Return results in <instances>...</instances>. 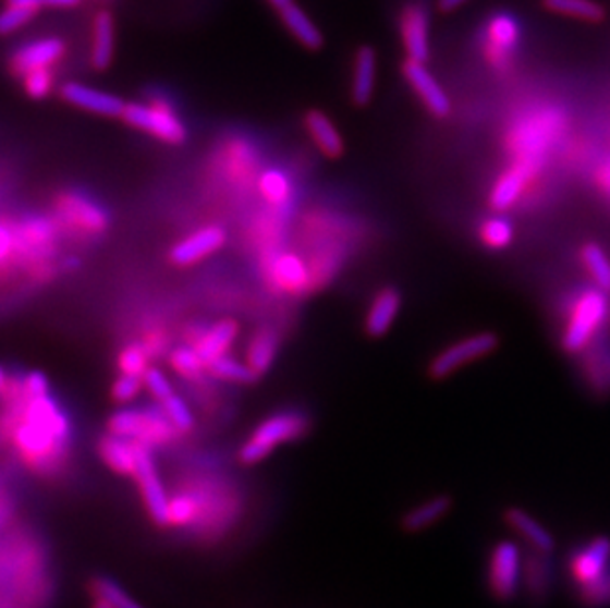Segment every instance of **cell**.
<instances>
[{
  "instance_id": "cell-35",
  "label": "cell",
  "mask_w": 610,
  "mask_h": 608,
  "mask_svg": "<svg viewBox=\"0 0 610 608\" xmlns=\"http://www.w3.org/2000/svg\"><path fill=\"white\" fill-rule=\"evenodd\" d=\"M577 600L587 608L610 607V567L600 577L577 587Z\"/></svg>"
},
{
  "instance_id": "cell-16",
  "label": "cell",
  "mask_w": 610,
  "mask_h": 608,
  "mask_svg": "<svg viewBox=\"0 0 610 608\" xmlns=\"http://www.w3.org/2000/svg\"><path fill=\"white\" fill-rule=\"evenodd\" d=\"M63 101H68L70 106L80 107L89 113L103 117H121L125 111L126 104L115 94L94 89L77 82H70L60 89Z\"/></svg>"
},
{
  "instance_id": "cell-47",
  "label": "cell",
  "mask_w": 610,
  "mask_h": 608,
  "mask_svg": "<svg viewBox=\"0 0 610 608\" xmlns=\"http://www.w3.org/2000/svg\"><path fill=\"white\" fill-rule=\"evenodd\" d=\"M82 0H44V7H53V9H74Z\"/></svg>"
},
{
  "instance_id": "cell-46",
  "label": "cell",
  "mask_w": 610,
  "mask_h": 608,
  "mask_svg": "<svg viewBox=\"0 0 610 608\" xmlns=\"http://www.w3.org/2000/svg\"><path fill=\"white\" fill-rule=\"evenodd\" d=\"M0 242H2V250H0V255H2V259L7 262L9 257H11V245H12V235L11 230L7 228V226H2V231H0Z\"/></svg>"
},
{
  "instance_id": "cell-30",
  "label": "cell",
  "mask_w": 610,
  "mask_h": 608,
  "mask_svg": "<svg viewBox=\"0 0 610 608\" xmlns=\"http://www.w3.org/2000/svg\"><path fill=\"white\" fill-rule=\"evenodd\" d=\"M63 210L68 216L87 231H103L107 228L106 211L99 210L89 199L80 196H65L62 199Z\"/></svg>"
},
{
  "instance_id": "cell-11",
  "label": "cell",
  "mask_w": 610,
  "mask_h": 608,
  "mask_svg": "<svg viewBox=\"0 0 610 608\" xmlns=\"http://www.w3.org/2000/svg\"><path fill=\"white\" fill-rule=\"evenodd\" d=\"M537 168H539L537 160L517 158L516 162L504 170L500 174V179L496 180L495 189L490 194V206L496 211L510 210L524 194L527 184L536 179Z\"/></svg>"
},
{
  "instance_id": "cell-50",
  "label": "cell",
  "mask_w": 610,
  "mask_h": 608,
  "mask_svg": "<svg viewBox=\"0 0 610 608\" xmlns=\"http://www.w3.org/2000/svg\"><path fill=\"white\" fill-rule=\"evenodd\" d=\"M267 2H269V4H271V7H274V9H277V11H281V9H284V7H286V4H291V2H293V0H267Z\"/></svg>"
},
{
  "instance_id": "cell-6",
  "label": "cell",
  "mask_w": 610,
  "mask_h": 608,
  "mask_svg": "<svg viewBox=\"0 0 610 608\" xmlns=\"http://www.w3.org/2000/svg\"><path fill=\"white\" fill-rule=\"evenodd\" d=\"M121 117H123L126 125L135 126L138 131H145L148 135H152L162 143H169V145H180L188 137L184 123L162 101H155L150 106L126 104L125 111Z\"/></svg>"
},
{
  "instance_id": "cell-19",
  "label": "cell",
  "mask_w": 610,
  "mask_h": 608,
  "mask_svg": "<svg viewBox=\"0 0 610 608\" xmlns=\"http://www.w3.org/2000/svg\"><path fill=\"white\" fill-rule=\"evenodd\" d=\"M401 303L403 301H401V293L398 289H393V287L381 289L369 306L368 316H366V332L371 338L388 335V330L400 315Z\"/></svg>"
},
{
  "instance_id": "cell-34",
  "label": "cell",
  "mask_w": 610,
  "mask_h": 608,
  "mask_svg": "<svg viewBox=\"0 0 610 608\" xmlns=\"http://www.w3.org/2000/svg\"><path fill=\"white\" fill-rule=\"evenodd\" d=\"M208 372L213 378L233 381V384H253L255 379L259 378L247 362L243 364V362H237L235 357H230L228 354L218 357L216 362H211Z\"/></svg>"
},
{
  "instance_id": "cell-7",
  "label": "cell",
  "mask_w": 610,
  "mask_h": 608,
  "mask_svg": "<svg viewBox=\"0 0 610 608\" xmlns=\"http://www.w3.org/2000/svg\"><path fill=\"white\" fill-rule=\"evenodd\" d=\"M500 346V338L495 332H478V335L466 336L463 340L454 342L444 348L441 354L432 357L429 366V376L432 379H444L453 376L461 367L490 356Z\"/></svg>"
},
{
  "instance_id": "cell-31",
  "label": "cell",
  "mask_w": 610,
  "mask_h": 608,
  "mask_svg": "<svg viewBox=\"0 0 610 608\" xmlns=\"http://www.w3.org/2000/svg\"><path fill=\"white\" fill-rule=\"evenodd\" d=\"M581 263L585 265L593 283L610 293V257L599 243L589 242L581 247Z\"/></svg>"
},
{
  "instance_id": "cell-36",
  "label": "cell",
  "mask_w": 610,
  "mask_h": 608,
  "mask_svg": "<svg viewBox=\"0 0 610 608\" xmlns=\"http://www.w3.org/2000/svg\"><path fill=\"white\" fill-rule=\"evenodd\" d=\"M170 364L182 378H200L202 372L208 369L198 350L194 346H180L170 354Z\"/></svg>"
},
{
  "instance_id": "cell-27",
  "label": "cell",
  "mask_w": 610,
  "mask_h": 608,
  "mask_svg": "<svg viewBox=\"0 0 610 608\" xmlns=\"http://www.w3.org/2000/svg\"><path fill=\"white\" fill-rule=\"evenodd\" d=\"M541 7L551 14L587 24H600L607 19L605 7L597 0H541Z\"/></svg>"
},
{
  "instance_id": "cell-24",
  "label": "cell",
  "mask_w": 610,
  "mask_h": 608,
  "mask_svg": "<svg viewBox=\"0 0 610 608\" xmlns=\"http://www.w3.org/2000/svg\"><path fill=\"white\" fill-rule=\"evenodd\" d=\"M115 56V21L111 12H97L94 21V46H91V65L95 70H107Z\"/></svg>"
},
{
  "instance_id": "cell-33",
  "label": "cell",
  "mask_w": 610,
  "mask_h": 608,
  "mask_svg": "<svg viewBox=\"0 0 610 608\" xmlns=\"http://www.w3.org/2000/svg\"><path fill=\"white\" fill-rule=\"evenodd\" d=\"M89 588L95 598L103 600L111 608H145L143 605H138L137 600L131 597L115 579L97 575L89 581Z\"/></svg>"
},
{
  "instance_id": "cell-25",
  "label": "cell",
  "mask_w": 610,
  "mask_h": 608,
  "mask_svg": "<svg viewBox=\"0 0 610 608\" xmlns=\"http://www.w3.org/2000/svg\"><path fill=\"white\" fill-rule=\"evenodd\" d=\"M306 131L310 138L315 141L316 147L320 148L327 157H342L344 153V141L338 133L337 125L328 119L322 111H308L305 117Z\"/></svg>"
},
{
  "instance_id": "cell-38",
  "label": "cell",
  "mask_w": 610,
  "mask_h": 608,
  "mask_svg": "<svg viewBox=\"0 0 610 608\" xmlns=\"http://www.w3.org/2000/svg\"><path fill=\"white\" fill-rule=\"evenodd\" d=\"M119 369L121 374L143 376L148 369V352L143 344H129L119 354Z\"/></svg>"
},
{
  "instance_id": "cell-29",
  "label": "cell",
  "mask_w": 610,
  "mask_h": 608,
  "mask_svg": "<svg viewBox=\"0 0 610 608\" xmlns=\"http://www.w3.org/2000/svg\"><path fill=\"white\" fill-rule=\"evenodd\" d=\"M279 352V336L273 330H259L247 348V364L257 376H264L273 366Z\"/></svg>"
},
{
  "instance_id": "cell-8",
  "label": "cell",
  "mask_w": 610,
  "mask_h": 608,
  "mask_svg": "<svg viewBox=\"0 0 610 608\" xmlns=\"http://www.w3.org/2000/svg\"><path fill=\"white\" fill-rule=\"evenodd\" d=\"M133 478L137 481L143 500L147 506L148 515L152 518V522L160 527L170 525L169 494L158 478L152 451H150V445H147V442L137 441V462H135Z\"/></svg>"
},
{
  "instance_id": "cell-21",
  "label": "cell",
  "mask_w": 610,
  "mask_h": 608,
  "mask_svg": "<svg viewBox=\"0 0 610 608\" xmlns=\"http://www.w3.org/2000/svg\"><path fill=\"white\" fill-rule=\"evenodd\" d=\"M99 454L111 471L123 476L135 474V462H137V441L121 437L115 433H109L99 441Z\"/></svg>"
},
{
  "instance_id": "cell-9",
  "label": "cell",
  "mask_w": 610,
  "mask_h": 608,
  "mask_svg": "<svg viewBox=\"0 0 610 608\" xmlns=\"http://www.w3.org/2000/svg\"><path fill=\"white\" fill-rule=\"evenodd\" d=\"M517 44H520V24L512 14H496L488 24L485 32V58L495 70H508L514 56H516Z\"/></svg>"
},
{
  "instance_id": "cell-32",
  "label": "cell",
  "mask_w": 610,
  "mask_h": 608,
  "mask_svg": "<svg viewBox=\"0 0 610 608\" xmlns=\"http://www.w3.org/2000/svg\"><path fill=\"white\" fill-rule=\"evenodd\" d=\"M478 235H480V242L485 243V247L495 250V252H502L514 243L516 231H514L512 221L508 220L502 214H498V216H492V218L483 221Z\"/></svg>"
},
{
  "instance_id": "cell-17",
  "label": "cell",
  "mask_w": 610,
  "mask_h": 608,
  "mask_svg": "<svg viewBox=\"0 0 610 608\" xmlns=\"http://www.w3.org/2000/svg\"><path fill=\"white\" fill-rule=\"evenodd\" d=\"M63 46L60 38H42L36 42L24 44L11 58V68L14 74L26 75L38 68H50L63 56Z\"/></svg>"
},
{
  "instance_id": "cell-15",
  "label": "cell",
  "mask_w": 610,
  "mask_h": 608,
  "mask_svg": "<svg viewBox=\"0 0 610 608\" xmlns=\"http://www.w3.org/2000/svg\"><path fill=\"white\" fill-rule=\"evenodd\" d=\"M223 245H225V231L218 226H208L176 243L170 250V262L176 263L180 267H188L202 259H208Z\"/></svg>"
},
{
  "instance_id": "cell-4",
  "label": "cell",
  "mask_w": 610,
  "mask_h": 608,
  "mask_svg": "<svg viewBox=\"0 0 610 608\" xmlns=\"http://www.w3.org/2000/svg\"><path fill=\"white\" fill-rule=\"evenodd\" d=\"M524 556L516 542L502 539L488 559V588L500 603H512L522 591Z\"/></svg>"
},
{
  "instance_id": "cell-48",
  "label": "cell",
  "mask_w": 610,
  "mask_h": 608,
  "mask_svg": "<svg viewBox=\"0 0 610 608\" xmlns=\"http://www.w3.org/2000/svg\"><path fill=\"white\" fill-rule=\"evenodd\" d=\"M466 0H439V11L453 12L459 11Z\"/></svg>"
},
{
  "instance_id": "cell-5",
  "label": "cell",
  "mask_w": 610,
  "mask_h": 608,
  "mask_svg": "<svg viewBox=\"0 0 610 608\" xmlns=\"http://www.w3.org/2000/svg\"><path fill=\"white\" fill-rule=\"evenodd\" d=\"M109 433L129 437L133 441L158 445L172 439L176 427L172 425L164 410H121L107 421Z\"/></svg>"
},
{
  "instance_id": "cell-12",
  "label": "cell",
  "mask_w": 610,
  "mask_h": 608,
  "mask_svg": "<svg viewBox=\"0 0 610 608\" xmlns=\"http://www.w3.org/2000/svg\"><path fill=\"white\" fill-rule=\"evenodd\" d=\"M610 567V537L597 535L587 546L577 549L569 559V575L573 579L575 587L587 585L590 581L600 577Z\"/></svg>"
},
{
  "instance_id": "cell-51",
  "label": "cell",
  "mask_w": 610,
  "mask_h": 608,
  "mask_svg": "<svg viewBox=\"0 0 610 608\" xmlns=\"http://www.w3.org/2000/svg\"><path fill=\"white\" fill-rule=\"evenodd\" d=\"M602 174H605V177H602V186L610 190V167L605 168V170H602Z\"/></svg>"
},
{
  "instance_id": "cell-40",
  "label": "cell",
  "mask_w": 610,
  "mask_h": 608,
  "mask_svg": "<svg viewBox=\"0 0 610 608\" xmlns=\"http://www.w3.org/2000/svg\"><path fill=\"white\" fill-rule=\"evenodd\" d=\"M160 405H162L164 413L169 415V419L172 421V425L176 427V430L186 433V430L194 427V417H192V413H190L188 405H186L176 393L170 396L167 401H162Z\"/></svg>"
},
{
  "instance_id": "cell-44",
  "label": "cell",
  "mask_w": 610,
  "mask_h": 608,
  "mask_svg": "<svg viewBox=\"0 0 610 608\" xmlns=\"http://www.w3.org/2000/svg\"><path fill=\"white\" fill-rule=\"evenodd\" d=\"M196 514V502L190 496L170 500V525H186Z\"/></svg>"
},
{
  "instance_id": "cell-37",
  "label": "cell",
  "mask_w": 610,
  "mask_h": 608,
  "mask_svg": "<svg viewBox=\"0 0 610 608\" xmlns=\"http://www.w3.org/2000/svg\"><path fill=\"white\" fill-rule=\"evenodd\" d=\"M259 190L269 204L281 206L291 196V184L281 170H269L259 180Z\"/></svg>"
},
{
  "instance_id": "cell-23",
  "label": "cell",
  "mask_w": 610,
  "mask_h": 608,
  "mask_svg": "<svg viewBox=\"0 0 610 608\" xmlns=\"http://www.w3.org/2000/svg\"><path fill=\"white\" fill-rule=\"evenodd\" d=\"M451 508H453V498L449 494L432 496L427 502L415 506L413 510L403 515L401 527L407 534H417V532H423V530L431 527L432 524H437L439 520L451 512Z\"/></svg>"
},
{
  "instance_id": "cell-18",
  "label": "cell",
  "mask_w": 610,
  "mask_h": 608,
  "mask_svg": "<svg viewBox=\"0 0 610 608\" xmlns=\"http://www.w3.org/2000/svg\"><path fill=\"white\" fill-rule=\"evenodd\" d=\"M505 524L510 525L520 537L526 539L527 546L544 554H553L556 551V537L549 532L546 525L536 520L534 515L512 506L504 512Z\"/></svg>"
},
{
  "instance_id": "cell-49",
  "label": "cell",
  "mask_w": 610,
  "mask_h": 608,
  "mask_svg": "<svg viewBox=\"0 0 610 608\" xmlns=\"http://www.w3.org/2000/svg\"><path fill=\"white\" fill-rule=\"evenodd\" d=\"M7 4H16V7H26V9H42L44 0H7Z\"/></svg>"
},
{
  "instance_id": "cell-14",
  "label": "cell",
  "mask_w": 610,
  "mask_h": 608,
  "mask_svg": "<svg viewBox=\"0 0 610 608\" xmlns=\"http://www.w3.org/2000/svg\"><path fill=\"white\" fill-rule=\"evenodd\" d=\"M553 554H544L532 549L524 556V571H522V588L527 598L536 605H541L548 600L553 588Z\"/></svg>"
},
{
  "instance_id": "cell-41",
  "label": "cell",
  "mask_w": 610,
  "mask_h": 608,
  "mask_svg": "<svg viewBox=\"0 0 610 608\" xmlns=\"http://www.w3.org/2000/svg\"><path fill=\"white\" fill-rule=\"evenodd\" d=\"M36 9H26V7H16V4H7V9L2 11L0 16V32L4 36H9L14 31H19L22 26H26L28 22L36 16Z\"/></svg>"
},
{
  "instance_id": "cell-26",
  "label": "cell",
  "mask_w": 610,
  "mask_h": 608,
  "mask_svg": "<svg viewBox=\"0 0 610 608\" xmlns=\"http://www.w3.org/2000/svg\"><path fill=\"white\" fill-rule=\"evenodd\" d=\"M271 277L274 284L281 287L286 293H301L308 284V269L301 257L293 253L279 255L271 267Z\"/></svg>"
},
{
  "instance_id": "cell-45",
  "label": "cell",
  "mask_w": 610,
  "mask_h": 608,
  "mask_svg": "<svg viewBox=\"0 0 610 608\" xmlns=\"http://www.w3.org/2000/svg\"><path fill=\"white\" fill-rule=\"evenodd\" d=\"M22 389L30 396H44L48 393V379L44 376L42 372H32L28 374L24 381H22Z\"/></svg>"
},
{
  "instance_id": "cell-39",
  "label": "cell",
  "mask_w": 610,
  "mask_h": 608,
  "mask_svg": "<svg viewBox=\"0 0 610 608\" xmlns=\"http://www.w3.org/2000/svg\"><path fill=\"white\" fill-rule=\"evenodd\" d=\"M22 80H24V92L32 99H44L46 95L52 92L53 75L50 68L32 70L28 74L22 75Z\"/></svg>"
},
{
  "instance_id": "cell-42",
  "label": "cell",
  "mask_w": 610,
  "mask_h": 608,
  "mask_svg": "<svg viewBox=\"0 0 610 608\" xmlns=\"http://www.w3.org/2000/svg\"><path fill=\"white\" fill-rule=\"evenodd\" d=\"M143 381H145V388L150 391V396L157 399L158 403L167 401L170 396H174V389L170 386V379L167 378V374L162 369H158L155 366H148L147 372L143 374Z\"/></svg>"
},
{
  "instance_id": "cell-1",
  "label": "cell",
  "mask_w": 610,
  "mask_h": 608,
  "mask_svg": "<svg viewBox=\"0 0 610 608\" xmlns=\"http://www.w3.org/2000/svg\"><path fill=\"white\" fill-rule=\"evenodd\" d=\"M21 417L14 425V442L26 461L44 471L62 457L70 425L48 393L30 396L21 388Z\"/></svg>"
},
{
  "instance_id": "cell-10",
  "label": "cell",
  "mask_w": 610,
  "mask_h": 608,
  "mask_svg": "<svg viewBox=\"0 0 610 608\" xmlns=\"http://www.w3.org/2000/svg\"><path fill=\"white\" fill-rule=\"evenodd\" d=\"M403 75L407 80V84L413 87V92L419 95L423 106L427 107V111L437 119H444L451 115V97L442 89V85L437 82V77L427 70L425 62L417 60H405L403 63Z\"/></svg>"
},
{
  "instance_id": "cell-22",
  "label": "cell",
  "mask_w": 610,
  "mask_h": 608,
  "mask_svg": "<svg viewBox=\"0 0 610 608\" xmlns=\"http://www.w3.org/2000/svg\"><path fill=\"white\" fill-rule=\"evenodd\" d=\"M376 65L378 56L371 46H362L354 60V82H352V101L356 106H368L376 89Z\"/></svg>"
},
{
  "instance_id": "cell-3",
  "label": "cell",
  "mask_w": 610,
  "mask_h": 608,
  "mask_svg": "<svg viewBox=\"0 0 610 608\" xmlns=\"http://www.w3.org/2000/svg\"><path fill=\"white\" fill-rule=\"evenodd\" d=\"M308 421L298 413H277L265 419L240 449V461L247 466L267 459L281 442L295 441L305 435Z\"/></svg>"
},
{
  "instance_id": "cell-43",
  "label": "cell",
  "mask_w": 610,
  "mask_h": 608,
  "mask_svg": "<svg viewBox=\"0 0 610 608\" xmlns=\"http://www.w3.org/2000/svg\"><path fill=\"white\" fill-rule=\"evenodd\" d=\"M145 386L143 376H133V374H121L115 379L113 388H111V396L115 399L117 403H129L137 398L141 389Z\"/></svg>"
},
{
  "instance_id": "cell-20",
  "label": "cell",
  "mask_w": 610,
  "mask_h": 608,
  "mask_svg": "<svg viewBox=\"0 0 610 608\" xmlns=\"http://www.w3.org/2000/svg\"><path fill=\"white\" fill-rule=\"evenodd\" d=\"M237 336V325L233 320H220L216 325L208 326L202 330V335L196 336L194 348L198 350L206 367L218 357L225 356L228 350L232 348L233 340Z\"/></svg>"
},
{
  "instance_id": "cell-52",
  "label": "cell",
  "mask_w": 610,
  "mask_h": 608,
  "mask_svg": "<svg viewBox=\"0 0 610 608\" xmlns=\"http://www.w3.org/2000/svg\"><path fill=\"white\" fill-rule=\"evenodd\" d=\"M91 608H111V607H109L107 603H103V600H99V598H95L94 607Z\"/></svg>"
},
{
  "instance_id": "cell-13",
  "label": "cell",
  "mask_w": 610,
  "mask_h": 608,
  "mask_svg": "<svg viewBox=\"0 0 610 608\" xmlns=\"http://www.w3.org/2000/svg\"><path fill=\"white\" fill-rule=\"evenodd\" d=\"M401 40L410 60H429V12L423 4H407L401 12Z\"/></svg>"
},
{
  "instance_id": "cell-28",
  "label": "cell",
  "mask_w": 610,
  "mask_h": 608,
  "mask_svg": "<svg viewBox=\"0 0 610 608\" xmlns=\"http://www.w3.org/2000/svg\"><path fill=\"white\" fill-rule=\"evenodd\" d=\"M279 14H281V21H283L284 26L291 31V34L305 48H308V50H320L322 48V44H325L322 32L316 28L313 21L306 16V12L303 9H298L295 2L286 4L284 9L279 11Z\"/></svg>"
},
{
  "instance_id": "cell-2",
  "label": "cell",
  "mask_w": 610,
  "mask_h": 608,
  "mask_svg": "<svg viewBox=\"0 0 610 608\" xmlns=\"http://www.w3.org/2000/svg\"><path fill=\"white\" fill-rule=\"evenodd\" d=\"M609 293L599 287L587 289L575 299L561 335V346L568 354H581L597 336L609 316Z\"/></svg>"
}]
</instances>
